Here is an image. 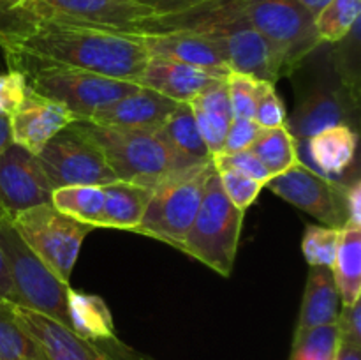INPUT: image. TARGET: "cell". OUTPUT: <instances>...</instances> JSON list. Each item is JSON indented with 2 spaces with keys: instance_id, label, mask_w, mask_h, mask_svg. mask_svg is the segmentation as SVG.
Here are the masks:
<instances>
[{
  "instance_id": "obj_11",
  "label": "cell",
  "mask_w": 361,
  "mask_h": 360,
  "mask_svg": "<svg viewBox=\"0 0 361 360\" xmlns=\"http://www.w3.org/2000/svg\"><path fill=\"white\" fill-rule=\"evenodd\" d=\"M267 186L279 198L330 228L342 229L348 224V184L314 172L303 162H296L288 172L271 176Z\"/></svg>"
},
{
  "instance_id": "obj_34",
  "label": "cell",
  "mask_w": 361,
  "mask_h": 360,
  "mask_svg": "<svg viewBox=\"0 0 361 360\" xmlns=\"http://www.w3.org/2000/svg\"><path fill=\"white\" fill-rule=\"evenodd\" d=\"M254 122L261 129L288 126L286 124V106L277 95V92H275V83L263 81V87H261L259 95H257Z\"/></svg>"
},
{
  "instance_id": "obj_22",
  "label": "cell",
  "mask_w": 361,
  "mask_h": 360,
  "mask_svg": "<svg viewBox=\"0 0 361 360\" xmlns=\"http://www.w3.org/2000/svg\"><path fill=\"white\" fill-rule=\"evenodd\" d=\"M71 330L87 341H104L115 337V323L108 304L97 295L67 289Z\"/></svg>"
},
{
  "instance_id": "obj_41",
  "label": "cell",
  "mask_w": 361,
  "mask_h": 360,
  "mask_svg": "<svg viewBox=\"0 0 361 360\" xmlns=\"http://www.w3.org/2000/svg\"><path fill=\"white\" fill-rule=\"evenodd\" d=\"M0 296L9 302L16 304V293H14L13 281H11L9 267H7V260L4 256V251L0 247Z\"/></svg>"
},
{
  "instance_id": "obj_35",
  "label": "cell",
  "mask_w": 361,
  "mask_h": 360,
  "mask_svg": "<svg viewBox=\"0 0 361 360\" xmlns=\"http://www.w3.org/2000/svg\"><path fill=\"white\" fill-rule=\"evenodd\" d=\"M27 76L21 71L11 69L9 73L0 74V116L9 119L16 113L27 97Z\"/></svg>"
},
{
  "instance_id": "obj_32",
  "label": "cell",
  "mask_w": 361,
  "mask_h": 360,
  "mask_svg": "<svg viewBox=\"0 0 361 360\" xmlns=\"http://www.w3.org/2000/svg\"><path fill=\"white\" fill-rule=\"evenodd\" d=\"M215 173L219 175V180H221V186L228 200L242 212H245L257 200L263 187L267 186L261 180L252 179V176L245 175V173L238 172L235 168H217Z\"/></svg>"
},
{
  "instance_id": "obj_10",
  "label": "cell",
  "mask_w": 361,
  "mask_h": 360,
  "mask_svg": "<svg viewBox=\"0 0 361 360\" xmlns=\"http://www.w3.org/2000/svg\"><path fill=\"white\" fill-rule=\"evenodd\" d=\"M0 6L35 18L126 32H145L157 18L152 7L137 0H0Z\"/></svg>"
},
{
  "instance_id": "obj_3",
  "label": "cell",
  "mask_w": 361,
  "mask_h": 360,
  "mask_svg": "<svg viewBox=\"0 0 361 360\" xmlns=\"http://www.w3.org/2000/svg\"><path fill=\"white\" fill-rule=\"evenodd\" d=\"M11 69L21 71L35 94L66 106L76 120H88L109 102L137 90L140 85L102 76L80 67L39 62L28 56H6Z\"/></svg>"
},
{
  "instance_id": "obj_37",
  "label": "cell",
  "mask_w": 361,
  "mask_h": 360,
  "mask_svg": "<svg viewBox=\"0 0 361 360\" xmlns=\"http://www.w3.org/2000/svg\"><path fill=\"white\" fill-rule=\"evenodd\" d=\"M261 127L254 122V119H238L233 116L231 124L226 133L224 147L221 154H236V152L247 150L259 134Z\"/></svg>"
},
{
  "instance_id": "obj_20",
  "label": "cell",
  "mask_w": 361,
  "mask_h": 360,
  "mask_svg": "<svg viewBox=\"0 0 361 360\" xmlns=\"http://www.w3.org/2000/svg\"><path fill=\"white\" fill-rule=\"evenodd\" d=\"M104 208H102V228H115L133 232L143 219L154 189L126 180H115L106 186Z\"/></svg>"
},
{
  "instance_id": "obj_15",
  "label": "cell",
  "mask_w": 361,
  "mask_h": 360,
  "mask_svg": "<svg viewBox=\"0 0 361 360\" xmlns=\"http://www.w3.org/2000/svg\"><path fill=\"white\" fill-rule=\"evenodd\" d=\"M180 102L150 90L137 87V90L109 102L95 112L87 122L106 127H129V129H159Z\"/></svg>"
},
{
  "instance_id": "obj_7",
  "label": "cell",
  "mask_w": 361,
  "mask_h": 360,
  "mask_svg": "<svg viewBox=\"0 0 361 360\" xmlns=\"http://www.w3.org/2000/svg\"><path fill=\"white\" fill-rule=\"evenodd\" d=\"M0 247L9 267L11 281L16 293V306L44 314L71 328L67 307V289L71 286L60 281L28 249L9 217L0 219Z\"/></svg>"
},
{
  "instance_id": "obj_2",
  "label": "cell",
  "mask_w": 361,
  "mask_h": 360,
  "mask_svg": "<svg viewBox=\"0 0 361 360\" xmlns=\"http://www.w3.org/2000/svg\"><path fill=\"white\" fill-rule=\"evenodd\" d=\"M81 122L101 145L106 161L118 180L154 189L168 176L194 166L166 141L159 129H129L97 126L87 120Z\"/></svg>"
},
{
  "instance_id": "obj_42",
  "label": "cell",
  "mask_w": 361,
  "mask_h": 360,
  "mask_svg": "<svg viewBox=\"0 0 361 360\" xmlns=\"http://www.w3.org/2000/svg\"><path fill=\"white\" fill-rule=\"evenodd\" d=\"M335 360H361V346L338 342Z\"/></svg>"
},
{
  "instance_id": "obj_9",
  "label": "cell",
  "mask_w": 361,
  "mask_h": 360,
  "mask_svg": "<svg viewBox=\"0 0 361 360\" xmlns=\"http://www.w3.org/2000/svg\"><path fill=\"white\" fill-rule=\"evenodd\" d=\"M37 161L53 191L67 186H106L118 180L101 145L81 120L56 133L39 152Z\"/></svg>"
},
{
  "instance_id": "obj_14",
  "label": "cell",
  "mask_w": 361,
  "mask_h": 360,
  "mask_svg": "<svg viewBox=\"0 0 361 360\" xmlns=\"http://www.w3.org/2000/svg\"><path fill=\"white\" fill-rule=\"evenodd\" d=\"M141 35L150 56L189 64L221 78L229 74L219 48L201 32L192 28H168L157 32H141Z\"/></svg>"
},
{
  "instance_id": "obj_5",
  "label": "cell",
  "mask_w": 361,
  "mask_h": 360,
  "mask_svg": "<svg viewBox=\"0 0 361 360\" xmlns=\"http://www.w3.org/2000/svg\"><path fill=\"white\" fill-rule=\"evenodd\" d=\"M214 173V164L207 161L162 180L154 187L143 219L133 232L180 249L196 219L207 184Z\"/></svg>"
},
{
  "instance_id": "obj_43",
  "label": "cell",
  "mask_w": 361,
  "mask_h": 360,
  "mask_svg": "<svg viewBox=\"0 0 361 360\" xmlns=\"http://www.w3.org/2000/svg\"><path fill=\"white\" fill-rule=\"evenodd\" d=\"M11 143V133H9V120L6 116H0V152ZM7 217L2 210H0V219Z\"/></svg>"
},
{
  "instance_id": "obj_25",
  "label": "cell",
  "mask_w": 361,
  "mask_h": 360,
  "mask_svg": "<svg viewBox=\"0 0 361 360\" xmlns=\"http://www.w3.org/2000/svg\"><path fill=\"white\" fill-rule=\"evenodd\" d=\"M169 145L192 164L212 161V155L201 138L196 119L189 102H180L175 112L159 127Z\"/></svg>"
},
{
  "instance_id": "obj_13",
  "label": "cell",
  "mask_w": 361,
  "mask_h": 360,
  "mask_svg": "<svg viewBox=\"0 0 361 360\" xmlns=\"http://www.w3.org/2000/svg\"><path fill=\"white\" fill-rule=\"evenodd\" d=\"M11 141L37 155L56 133L76 120L60 102L35 94L28 87L27 97L16 113L9 116Z\"/></svg>"
},
{
  "instance_id": "obj_1",
  "label": "cell",
  "mask_w": 361,
  "mask_h": 360,
  "mask_svg": "<svg viewBox=\"0 0 361 360\" xmlns=\"http://www.w3.org/2000/svg\"><path fill=\"white\" fill-rule=\"evenodd\" d=\"M0 49L6 56L80 67L136 85L150 59L141 32L46 20L2 6Z\"/></svg>"
},
{
  "instance_id": "obj_33",
  "label": "cell",
  "mask_w": 361,
  "mask_h": 360,
  "mask_svg": "<svg viewBox=\"0 0 361 360\" xmlns=\"http://www.w3.org/2000/svg\"><path fill=\"white\" fill-rule=\"evenodd\" d=\"M229 104H231L233 116L238 119H254L256 112L257 95H259L263 80H256L252 76L240 73H229L226 76Z\"/></svg>"
},
{
  "instance_id": "obj_24",
  "label": "cell",
  "mask_w": 361,
  "mask_h": 360,
  "mask_svg": "<svg viewBox=\"0 0 361 360\" xmlns=\"http://www.w3.org/2000/svg\"><path fill=\"white\" fill-rule=\"evenodd\" d=\"M345 106L335 92H316L309 95L293 115L288 126L295 140L310 138L321 129L337 124H345Z\"/></svg>"
},
{
  "instance_id": "obj_8",
  "label": "cell",
  "mask_w": 361,
  "mask_h": 360,
  "mask_svg": "<svg viewBox=\"0 0 361 360\" xmlns=\"http://www.w3.org/2000/svg\"><path fill=\"white\" fill-rule=\"evenodd\" d=\"M11 222L28 249L69 284L81 246L94 228L69 217L53 203L27 208L11 217Z\"/></svg>"
},
{
  "instance_id": "obj_31",
  "label": "cell",
  "mask_w": 361,
  "mask_h": 360,
  "mask_svg": "<svg viewBox=\"0 0 361 360\" xmlns=\"http://www.w3.org/2000/svg\"><path fill=\"white\" fill-rule=\"evenodd\" d=\"M338 233H341V229L330 228V226H307L302 239V253L309 267L334 268L335 256H337Z\"/></svg>"
},
{
  "instance_id": "obj_36",
  "label": "cell",
  "mask_w": 361,
  "mask_h": 360,
  "mask_svg": "<svg viewBox=\"0 0 361 360\" xmlns=\"http://www.w3.org/2000/svg\"><path fill=\"white\" fill-rule=\"evenodd\" d=\"M212 164L214 168H235L238 172L245 173V175L252 176V179L261 180V182H270L271 175L268 169L264 168L263 162L247 148V150L236 152V154H217L212 157Z\"/></svg>"
},
{
  "instance_id": "obj_26",
  "label": "cell",
  "mask_w": 361,
  "mask_h": 360,
  "mask_svg": "<svg viewBox=\"0 0 361 360\" xmlns=\"http://www.w3.org/2000/svg\"><path fill=\"white\" fill-rule=\"evenodd\" d=\"M249 150L263 162L271 176L281 175L300 162L296 140L289 133L288 126L261 129Z\"/></svg>"
},
{
  "instance_id": "obj_17",
  "label": "cell",
  "mask_w": 361,
  "mask_h": 360,
  "mask_svg": "<svg viewBox=\"0 0 361 360\" xmlns=\"http://www.w3.org/2000/svg\"><path fill=\"white\" fill-rule=\"evenodd\" d=\"M224 78L200 67L169 59L150 56L141 73L137 85L159 92L176 102H189L212 83Z\"/></svg>"
},
{
  "instance_id": "obj_39",
  "label": "cell",
  "mask_w": 361,
  "mask_h": 360,
  "mask_svg": "<svg viewBox=\"0 0 361 360\" xmlns=\"http://www.w3.org/2000/svg\"><path fill=\"white\" fill-rule=\"evenodd\" d=\"M137 2L152 7L157 16H175V14L189 13L196 7L207 6L215 0H137Z\"/></svg>"
},
{
  "instance_id": "obj_28",
  "label": "cell",
  "mask_w": 361,
  "mask_h": 360,
  "mask_svg": "<svg viewBox=\"0 0 361 360\" xmlns=\"http://www.w3.org/2000/svg\"><path fill=\"white\" fill-rule=\"evenodd\" d=\"M0 360H48L14 313V304L0 296Z\"/></svg>"
},
{
  "instance_id": "obj_12",
  "label": "cell",
  "mask_w": 361,
  "mask_h": 360,
  "mask_svg": "<svg viewBox=\"0 0 361 360\" xmlns=\"http://www.w3.org/2000/svg\"><path fill=\"white\" fill-rule=\"evenodd\" d=\"M51 194L37 155L11 141L0 152V210L11 219L27 208L51 203Z\"/></svg>"
},
{
  "instance_id": "obj_19",
  "label": "cell",
  "mask_w": 361,
  "mask_h": 360,
  "mask_svg": "<svg viewBox=\"0 0 361 360\" xmlns=\"http://www.w3.org/2000/svg\"><path fill=\"white\" fill-rule=\"evenodd\" d=\"M338 311L341 295L335 284L334 270L328 267H310L295 332L335 323Z\"/></svg>"
},
{
  "instance_id": "obj_30",
  "label": "cell",
  "mask_w": 361,
  "mask_h": 360,
  "mask_svg": "<svg viewBox=\"0 0 361 360\" xmlns=\"http://www.w3.org/2000/svg\"><path fill=\"white\" fill-rule=\"evenodd\" d=\"M338 335L335 323L295 332L289 360H335Z\"/></svg>"
},
{
  "instance_id": "obj_4",
  "label": "cell",
  "mask_w": 361,
  "mask_h": 360,
  "mask_svg": "<svg viewBox=\"0 0 361 360\" xmlns=\"http://www.w3.org/2000/svg\"><path fill=\"white\" fill-rule=\"evenodd\" d=\"M268 42L277 78L289 76L323 44L316 16L296 0H226Z\"/></svg>"
},
{
  "instance_id": "obj_16",
  "label": "cell",
  "mask_w": 361,
  "mask_h": 360,
  "mask_svg": "<svg viewBox=\"0 0 361 360\" xmlns=\"http://www.w3.org/2000/svg\"><path fill=\"white\" fill-rule=\"evenodd\" d=\"M14 313L48 360H104L97 346L51 318L14 304Z\"/></svg>"
},
{
  "instance_id": "obj_23",
  "label": "cell",
  "mask_w": 361,
  "mask_h": 360,
  "mask_svg": "<svg viewBox=\"0 0 361 360\" xmlns=\"http://www.w3.org/2000/svg\"><path fill=\"white\" fill-rule=\"evenodd\" d=\"M334 277L342 304H355L361 295V228L344 226L338 233Z\"/></svg>"
},
{
  "instance_id": "obj_40",
  "label": "cell",
  "mask_w": 361,
  "mask_h": 360,
  "mask_svg": "<svg viewBox=\"0 0 361 360\" xmlns=\"http://www.w3.org/2000/svg\"><path fill=\"white\" fill-rule=\"evenodd\" d=\"M345 203H348V224L361 228V184L355 180L348 184V194H345Z\"/></svg>"
},
{
  "instance_id": "obj_27",
  "label": "cell",
  "mask_w": 361,
  "mask_h": 360,
  "mask_svg": "<svg viewBox=\"0 0 361 360\" xmlns=\"http://www.w3.org/2000/svg\"><path fill=\"white\" fill-rule=\"evenodd\" d=\"M51 203L76 221L90 224L92 228H102V208H104L102 186L60 187L53 191Z\"/></svg>"
},
{
  "instance_id": "obj_6",
  "label": "cell",
  "mask_w": 361,
  "mask_h": 360,
  "mask_svg": "<svg viewBox=\"0 0 361 360\" xmlns=\"http://www.w3.org/2000/svg\"><path fill=\"white\" fill-rule=\"evenodd\" d=\"M243 215L226 196L217 173L210 176L203 201L178 251L229 277L235 267Z\"/></svg>"
},
{
  "instance_id": "obj_44",
  "label": "cell",
  "mask_w": 361,
  "mask_h": 360,
  "mask_svg": "<svg viewBox=\"0 0 361 360\" xmlns=\"http://www.w3.org/2000/svg\"><path fill=\"white\" fill-rule=\"evenodd\" d=\"M296 2L302 4V6L305 7V9H309L314 16H317V14L324 9V6H326L330 0H296Z\"/></svg>"
},
{
  "instance_id": "obj_38",
  "label": "cell",
  "mask_w": 361,
  "mask_h": 360,
  "mask_svg": "<svg viewBox=\"0 0 361 360\" xmlns=\"http://www.w3.org/2000/svg\"><path fill=\"white\" fill-rule=\"evenodd\" d=\"M335 327H337L338 342L361 346V300L348 306L342 304Z\"/></svg>"
},
{
  "instance_id": "obj_29",
  "label": "cell",
  "mask_w": 361,
  "mask_h": 360,
  "mask_svg": "<svg viewBox=\"0 0 361 360\" xmlns=\"http://www.w3.org/2000/svg\"><path fill=\"white\" fill-rule=\"evenodd\" d=\"M361 0H330L316 16V28L323 42H341L356 28Z\"/></svg>"
},
{
  "instance_id": "obj_18",
  "label": "cell",
  "mask_w": 361,
  "mask_h": 360,
  "mask_svg": "<svg viewBox=\"0 0 361 360\" xmlns=\"http://www.w3.org/2000/svg\"><path fill=\"white\" fill-rule=\"evenodd\" d=\"M189 106L192 109L197 129H200L201 138H203L210 155L214 157V155L221 154L226 133L233 120L226 78L215 81L203 92H200L196 97L190 99Z\"/></svg>"
},
{
  "instance_id": "obj_21",
  "label": "cell",
  "mask_w": 361,
  "mask_h": 360,
  "mask_svg": "<svg viewBox=\"0 0 361 360\" xmlns=\"http://www.w3.org/2000/svg\"><path fill=\"white\" fill-rule=\"evenodd\" d=\"M358 136L349 124L321 129L309 138V152L324 175H338L353 164Z\"/></svg>"
}]
</instances>
